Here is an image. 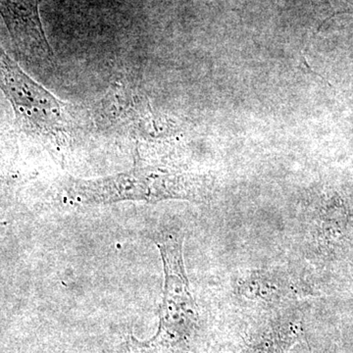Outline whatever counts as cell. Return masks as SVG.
Instances as JSON below:
<instances>
[{
  "mask_svg": "<svg viewBox=\"0 0 353 353\" xmlns=\"http://www.w3.org/2000/svg\"><path fill=\"white\" fill-rule=\"evenodd\" d=\"M201 180L185 172L139 166L97 179L62 178L57 196L70 205H101L121 201L155 202L167 199H196Z\"/></svg>",
  "mask_w": 353,
  "mask_h": 353,
  "instance_id": "6da1fadb",
  "label": "cell"
},
{
  "mask_svg": "<svg viewBox=\"0 0 353 353\" xmlns=\"http://www.w3.org/2000/svg\"><path fill=\"white\" fill-rule=\"evenodd\" d=\"M0 90L21 131L57 152L69 148L81 130L78 110L34 81L0 46Z\"/></svg>",
  "mask_w": 353,
  "mask_h": 353,
  "instance_id": "7a4b0ae2",
  "label": "cell"
},
{
  "mask_svg": "<svg viewBox=\"0 0 353 353\" xmlns=\"http://www.w3.org/2000/svg\"><path fill=\"white\" fill-rule=\"evenodd\" d=\"M154 241L161 253L165 274L159 331L152 341L138 343L136 352L189 353L199 316L183 264V236L159 234Z\"/></svg>",
  "mask_w": 353,
  "mask_h": 353,
  "instance_id": "3957f363",
  "label": "cell"
},
{
  "mask_svg": "<svg viewBox=\"0 0 353 353\" xmlns=\"http://www.w3.org/2000/svg\"><path fill=\"white\" fill-rule=\"evenodd\" d=\"M39 3L41 0H0V15L20 59L34 68L51 70L57 57L44 34Z\"/></svg>",
  "mask_w": 353,
  "mask_h": 353,
  "instance_id": "277c9868",
  "label": "cell"
},
{
  "mask_svg": "<svg viewBox=\"0 0 353 353\" xmlns=\"http://www.w3.org/2000/svg\"><path fill=\"white\" fill-rule=\"evenodd\" d=\"M296 336L292 333L278 334L270 336L256 345L248 347L243 353H285L296 341Z\"/></svg>",
  "mask_w": 353,
  "mask_h": 353,
  "instance_id": "5b68a950",
  "label": "cell"
},
{
  "mask_svg": "<svg viewBox=\"0 0 353 353\" xmlns=\"http://www.w3.org/2000/svg\"><path fill=\"white\" fill-rule=\"evenodd\" d=\"M13 175L6 150V141L0 136V204H6L12 194Z\"/></svg>",
  "mask_w": 353,
  "mask_h": 353,
  "instance_id": "8992f818",
  "label": "cell"
},
{
  "mask_svg": "<svg viewBox=\"0 0 353 353\" xmlns=\"http://www.w3.org/2000/svg\"><path fill=\"white\" fill-rule=\"evenodd\" d=\"M334 15L353 14V0H334Z\"/></svg>",
  "mask_w": 353,
  "mask_h": 353,
  "instance_id": "52a82bcc",
  "label": "cell"
}]
</instances>
